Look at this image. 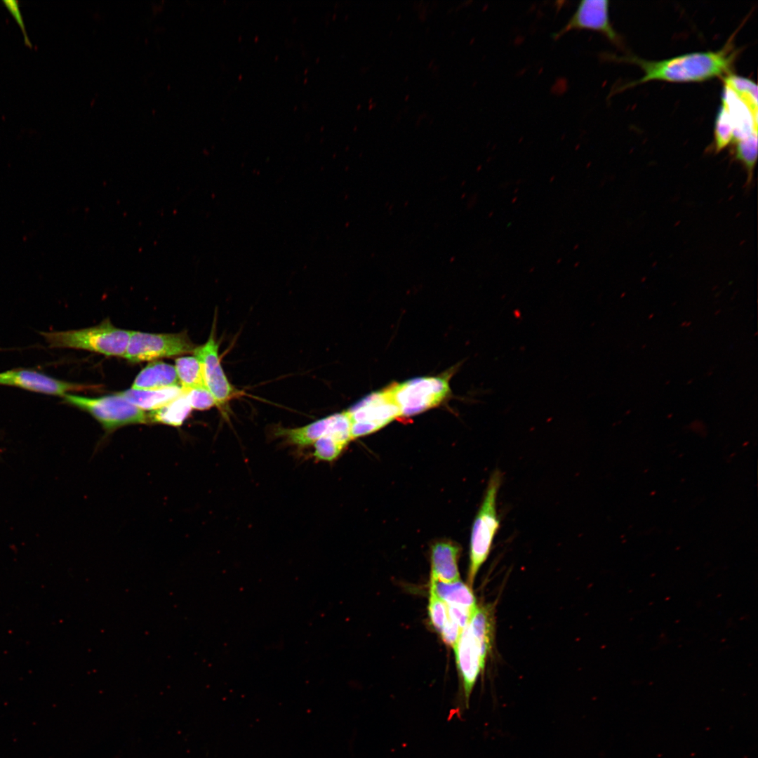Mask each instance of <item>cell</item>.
I'll return each instance as SVG.
<instances>
[{
    "label": "cell",
    "instance_id": "1",
    "mask_svg": "<svg viewBox=\"0 0 758 758\" xmlns=\"http://www.w3.org/2000/svg\"><path fill=\"white\" fill-rule=\"evenodd\" d=\"M736 56V51L729 41L717 51L690 53L659 61L631 58L630 60L637 64L643 69L644 74L627 86L652 80L670 82L703 81L729 73Z\"/></svg>",
    "mask_w": 758,
    "mask_h": 758
},
{
    "label": "cell",
    "instance_id": "2",
    "mask_svg": "<svg viewBox=\"0 0 758 758\" xmlns=\"http://www.w3.org/2000/svg\"><path fill=\"white\" fill-rule=\"evenodd\" d=\"M131 331L114 326L109 319L97 326L65 331L41 332L50 347L86 350L106 356L124 357Z\"/></svg>",
    "mask_w": 758,
    "mask_h": 758
},
{
    "label": "cell",
    "instance_id": "3",
    "mask_svg": "<svg viewBox=\"0 0 758 758\" xmlns=\"http://www.w3.org/2000/svg\"><path fill=\"white\" fill-rule=\"evenodd\" d=\"M501 482V472L496 470L490 477L483 502L473 523L468 573L470 585H472L479 568L486 561L493 538L499 528L500 521L497 515L496 500Z\"/></svg>",
    "mask_w": 758,
    "mask_h": 758
},
{
    "label": "cell",
    "instance_id": "4",
    "mask_svg": "<svg viewBox=\"0 0 758 758\" xmlns=\"http://www.w3.org/2000/svg\"><path fill=\"white\" fill-rule=\"evenodd\" d=\"M64 401L91 415L106 432L128 425L149 423L147 414L118 394L89 398L67 394Z\"/></svg>",
    "mask_w": 758,
    "mask_h": 758
},
{
    "label": "cell",
    "instance_id": "5",
    "mask_svg": "<svg viewBox=\"0 0 758 758\" xmlns=\"http://www.w3.org/2000/svg\"><path fill=\"white\" fill-rule=\"evenodd\" d=\"M400 416L410 417L437 406L450 392L442 376L420 377L390 386Z\"/></svg>",
    "mask_w": 758,
    "mask_h": 758
},
{
    "label": "cell",
    "instance_id": "6",
    "mask_svg": "<svg viewBox=\"0 0 758 758\" xmlns=\"http://www.w3.org/2000/svg\"><path fill=\"white\" fill-rule=\"evenodd\" d=\"M346 412L352 439L378 431L400 416L390 387L367 395Z\"/></svg>",
    "mask_w": 758,
    "mask_h": 758
},
{
    "label": "cell",
    "instance_id": "7",
    "mask_svg": "<svg viewBox=\"0 0 758 758\" xmlns=\"http://www.w3.org/2000/svg\"><path fill=\"white\" fill-rule=\"evenodd\" d=\"M195 345L187 332L149 333L131 331L124 358L132 363L171 357L194 352Z\"/></svg>",
    "mask_w": 758,
    "mask_h": 758
},
{
    "label": "cell",
    "instance_id": "8",
    "mask_svg": "<svg viewBox=\"0 0 758 758\" xmlns=\"http://www.w3.org/2000/svg\"><path fill=\"white\" fill-rule=\"evenodd\" d=\"M219 343L215 338V318L208 340L197 346L193 352L200 362L206 389L213 397L216 406L223 409L229 401L241 395L227 379L219 357Z\"/></svg>",
    "mask_w": 758,
    "mask_h": 758
},
{
    "label": "cell",
    "instance_id": "9",
    "mask_svg": "<svg viewBox=\"0 0 758 758\" xmlns=\"http://www.w3.org/2000/svg\"><path fill=\"white\" fill-rule=\"evenodd\" d=\"M0 385L22 388L34 392L64 397L69 392L96 389V386L67 382L35 370L15 368L0 373Z\"/></svg>",
    "mask_w": 758,
    "mask_h": 758
},
{
    "label": "cell",
    "instance_id": "10",
    "mask_svg": "<svg viewBox=\"0 0 758 758\" xmlns=\"http://www.w3.org/2000/svg\"><path fill=\"white\" fill-rule=\"evenodd\" d=\"M609 7L607 0L581 1L567 23L553 34V38L557 39L571 30L590 29L599 32L612 42L618 44V35L609 20Z\"/></svg>",
    "mask_w": 758,
    "mask_h": 758
},
{
    "label": "cell",
    "instance_id": "11",
    "mask_svg": "<svg viewBox=\"0 0 758 758\" xmlns=\"http://www.w3.org/2000/svg\"><path fill=\"white\" fill-rule=\"evenodd\" d=\"M454 649L463 679L465 705L468 707L470 696L477 676L480 670L484 668L485 662L479 645L469 624L462 630Z\"/></svg>",
    "mask_w": 758,
    "mask_h": 758
},
{
    "label": "cell",
    "instance_id": "12",
    "mask_svg": "<svg viewBox=\"0 0 758 758\" xmlns=\"http://www.w3.org/2000/svg\"><path fill=\"white\" fill-rule=\"evenodd\" d=\"M351 437V423L345 411L333 414L326 433L313 444L317 460L332 461L342 453Z\"/></svg>",
    "mask_w": 758,
    "mask_h": 758
},
{
    "label": "cell",
    "instance_id": "13",
    "mask_svg": "<svg viewBox=\"0 0 758 758\" xmlns=\"http://www.w3.org/2000/svg\"><path fill=\"white\" fill-rule=\"evenodd\" d=\"M722 105L729 115L733 127V140L735 142L757 132V114L733 91L724 86Z\"/></svg>",
    "mask_w": 758,
    "mask_h": 758
},
{
    "label": "cell",
    "instance_id": "14",
    "mask_svg": "<svg viewBox=\"0 0 758 758\" xmlns=\"http://www.w3.org/2000/svg\"><path fill=\"white\" fill-rule=\"evenodd\" d=\"M460 546L450 540H441L433 544L431 550V578L445 583L460 580L458 559Z\"/></svg>",
    "mask_w": 758,
    "mask_h": 758
},
{
    "label": "cell",
    "instance_id": "15",
    "mask_svg": "<svg viewBox=\"0 0 758 758\" xmlns=\"http://www.w3.org/2000/svg\"><path fill=\"white\" fill-rule=\"evenodd\" d=\"M174 366L162 361L148 364L136 376L132 389L152 390L179 386Z\"/></svg>",
    "mask_w": 758,
    "mask_h": 758
},
{
    "label": "cell",
    "instance_id": "16",
    "mask_svg": "<svg viewBox=\"0 0 758 758\" xmlns=\"http://www.w3.org/2000/svg\"><path fill=\"white\" fill-rule=\"evenodd\" d=\"M430 594L448 605L463 607L472 612L477 608L471 590L460 580L445 583L431 578Z\"/></svg>",
    "mask_w": 758,
    "mask_h": 758
},
{
    "label": "cell",
    "instance_id": "17",
    "mask_svg": "<svg viewBox=\"0 0 758 758\" xmlns=\"http://www.w3.org/2000/svg\"><path fill=\"white\" fill-rule=\"evenodd\" d=\"M333 419V415H331L303 427L295 428L277 427L274 430V435L282 438L288 444L299 447L313 445L317 440L326 433Z\"/></svg>",
    "mask_w": 758,
    "mask_h": 758
},
{
    "label": "cell",
    "instance_id": "18",
    "mask_svg": "<svg viewBox=\"0 0 758 758\" xmlns=\"http://www.w3.org/2000/svg\"><path fill=\"white\" fill-rule=\"evenodd\" d=\"M183 392L180 386L160 390L128 389L117 393L142 410L153 411L173 400Z\"/></svg>",
    "mask_w": 758,
    "mask_h": 758
},
{
    "label": "cell",
    "instance_id": "19",
    "mask_svg": "<svg viewBox=\"0 0 758 758\" xmlns=\"http://www.w3.org/2000/svg\"><path fill=\"white\" fill-rule=\"evenodd\" d=\"M192 408L183 391L182 394L147 414L149 423L180 426L190 415Z\"/></svg>",
    "mask_w": 758,
    "mask_h": 758
},
{
    "label": "cell",
    "instance_id": "20",
    "mask_svg": "<svg viewBox=\"0 0 758 758\" xmlns=\"http://www.w3.org/2000/svg\"><path fill=\"white\" fill-rule=\"evenodd\" d=\"M468 624L479 645L481 655L485 659L493 641L492 610L489 606L477 608Z\"/></svg>",
    "mask_w": 758,
    "mask_h": 758
},
{
    "label": "cell",
    "instance_id": "21",
    "mask_svg": "<svg viewBox=\"0 0 758 758\" xmlns=\"http://www.w3.org/2000/svg\"><path fill=\"white\" fill-rule=\"evenodd\" d=\"M174 367L183 390L206 387L201 366L195 356L177 358Z\"/></svg>",
    "mask_w": 758,
    "mask_h": 758
},
{
    "label": "cell",
    "instance_id": "22",
    "mask_svg": "<svg viewBox=\"0 0 758 758\" xmlns=\"http://www.w3.org/2000/svg\"><path fill=\"white\" fill-rule=\"evenodd\" d=\"M725 86L731 88L748 106L751 111L757 114V86L749 79L729 74L724 79Z\"/></svg>",
    "mask_w": 758,
    "mask_h": 758
},
{
    "label": "cell",
    "instance_id": "23",
    "mask_svg": "<svg viewBox=\"0 0 758 758\" xmlns=\"http://www.w3.org/2000/svg\"><path fill=\"white\" fill-rule=\"evenodd\" d=\"M736 157L745 166L751 180L757 159V132L736 142Z\"/></svg>",
    "mask_w": 758,
    "mask_h": 758
},
{
    "label": "cell",
    "instance_id": "24",
    "mask_svg": "<svg viewBox=\"0 0 758 758\" xmlns=\"http://www.w3.org/2000/svg\"><path fill=\"white\" fill-rule=\"evenodd\" d=\"M733 140V127L729 115L726 108L720 107L714 128V146L716 152H719Z\"/></svg>",
    "mask_w": 758,
    "mask_h": 758
},
{
    "label": "cell",
    "instance_id": "25",
    "mask_svg": "<svg viewBox=\"0 0 758 758\" xmlns=\"http://www.w3.org/2000/svg\"><path fill=\"white\" fill-rule=\"evenodd\" d=\"M183 391L192 409L204 411L216 406L213 397L206 387L193 388Z\"/></svg>",
    "mask_w": 758,
    "mask_h": 758
},
{
    "label": "cell",
    "instance_id": "26",
    "mask_svg": "<svg viewBox=\"0 0 758 758\" xmlns=\"http://www.w3.org/2000/svg\"><path fill=\"white\" fill-rule=\"evenodd\" d=\"M429 615L434 628L439 632L448 619L446 603L430 594Z\"/></svg>",
    "mask_w": 758,
    "mask_h": 758
},
{
    "label": "cell",
    "instance_id": "27",
    "mask_svg": "<svg viewBox=\"0 0 758 758\" xmlns=\"http://www.w3.org/2000/svg\"><path fill=\"white\" fill-rule=\"evenodd\" d=\"M448 617L463 630L470 622L473 613L465 608L446 604Z\"/></svg>",
    "mask_w": 758,
    "mask_h": 758
},
{
    "label": "cell",
    "instance_id": "28",
    "mask_svg": "<svg viewBox=\"0 0 758 758\" xmlns=\"http://www.w3.org/2000/svg\"><path fill=\"white\" fill-rule=\"evenodd\" d=\"M461 631L462 630L458 625L448 617V620L439 633L445 644L454 648L458 642Z\"/></svg>",
    "mask_w": 758,
    "mask_h": 758
},
{
    "label": "cell",
    "instance_id": "29",
    "mask_svg": "<svg viewBox=\"0 0 758 758\" xmlns=\"http://www.w3.org/2000/svg\"><path fill=\"white\" fill-rule=\"evenodd\" d=\"M5 7L8 10L10 13L13 16L14 19L18 22L20 27L22 34L24 35L25 43L27 46L32 47V43L30 42L29 37L25 30V26L24 24L23 18L20 13L18 2L16 1H3Z\"/></svg>",
    "mask_w": 758,
    "mask_h": 758
},
{
    "label": "cell",
    "instance_id": "30",
    "mask_svg": "<svg viewBox=\"0 0 758 758\" xmlns=\"http://www.w3.org/2000/svg\"><path fill=\"white\" fill-rule=\"evenodd\" d=\"M691 324V321H686L685 326H689Z\"/></svg>",
    "mask_w": 758,
    "mask_h": 758
},
{
    "label": "cell",
    "instance_id": "31",
    "mask_svg": "<svg viewBox=\"0 0 758 758\" xmlns=\"http://www.w3.org/2000/svg\"><path fill=\"white\" fill-rule=\"evenodd\" d=\"M686 321H683V322H682V323L681 324V327H683V326H685V325H686Z\"/></svg>",
    "mask_w": 758,
    "mask_h": 758
},
{
    "label": "cell",
    "instance_id": "32",
    "mask_svg": "<svg viewBox=\"0 0 758 758\" xmlns=\"http://www.w3.org/2000/svg\"><path fill=\"white\" fill-rule=\"evenodd\" d=\"M720 311H721L720 310H718L717 311L715 312L714 314H716V315L718 314L720 312Z\"/></svg>",
    "mask_w": 758,
    "mask_h": 758
},
{
    "label": "cell",
    "instance_id": "33",
    "mask_svg": "<svg viewBox=\"0 0 758 758\" xmlns=\"http://www.w3.org/2000/svg\"><path fill=\"white\" fill-rule=\"evenodd\" d=\"M653 314H651L649 315V319H651V318H653Z\"/></svg>",
    "mask_w": 758,
    "mask_h": 758
},
{
    "label": "cell",
    "instance_id": "34",
    "mask_svg": "<svg viewBox=\"0 0 758 758\" xmlns=\"http://www.w3.org/2000/svg\"><path fill=\"white\" fill-rule=\"evenodd\" d=\"M692 381H693V380H689V382L687 383V384H690V383H692Z\"/></svg>",
    "mask_w": 758,
    "mask_h": 758
},
{
    "label": "cell",
    "instance_id": "35",
    "mask_svg": "<svg viewBox=\"0 0 758 758\" xmlns=\"http://www.w3.org/2000/svg\"><path fill=\"white\" fill-rule=\"evenodd\" d=\"M646 346V344H644V345L642 346V348L644 349V347H645Z\"/></svg>",
    "mask_w": 758,
    "mask_h": 758
},
{
    "label": "cell",
    "instance_id": "36",
    "mask_svg": "<svg viewBox=\"0 0 758 758\" xmlns=\"http://www.w3.org/2000/svg\"><path fill=\"white\" fill-rule=\"evenodd\" d=\"M669 383H670V381H667L666 384H669Z\"/></svg>",
    "mask_w": 758,
    "mask_h": 758
}]
</instances>
